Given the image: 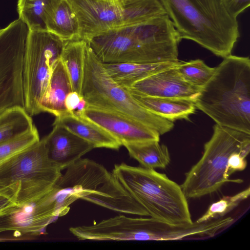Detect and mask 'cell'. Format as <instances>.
<instances>
[{
    "label": "cell",
    "instance_id": "obj_1",
    "mask_svg": "<svg viewBox=\"0 0 250 250\" xmlns=\"http://www.w3.org/2000/svg\"><path fill=\"white\" fill-rule=\"evenodd\" d=\"M182 39L167 14L108 31L89 41L103 63H158L179 61Z\"/></svg>",
    "mask_w": 250,
    "mask_h": 250
},
{
    "label": "cell",
    "instance_id": "obj_2",
    "mask_svg": "<svg viewBox=\"0 0 250 250\" xmlns=\"http://www.w3.org/2000/svg\"><path fill=\"white\" fill-rule=\"evenodd\" d=\"M218 125L250 134V60L224 58L194 102Z\"/></svg>",
    "mask_w": 250,
    "mask_h": 250
},
{
    "label": "cell",
    "instance_id": "obj_3",
    "mask_svg": "<svg viewBox=\"0 0 250 250\" xmlns=\"http://www.w3.org/2000/svg\"><path fill=\"white\" fill-rule=\"evenodd\" d=\"M55 186L61 217L66 214L70 205L78 199L124 214L149 216L112 172L87 158H81L67 167Z\"/></svg>",
    "mask_w": 250,
    "mask_h": 250
},
{
    "label": "cell",
    "instance_id": "obj_4",
    "mask_svg": "<svg viewBox=\"0 0 250 250\" xmlns=\"http://www.w3.org/2000/svg\"><path fill=\"white\" fill-rule=\"evenodd\" d=\"M181 39L191 40L215 55L231 54L240 37L237 18L222 0H160Z\"/></svg>",
    "mask_w": 250,
    "mask_h": 250
},
{
    "label": "cell",
    "instance_id": "obj_5",
    "mask_svg": "<svg viewBox=\"0 0 250 250\" xmlns=\"http://www.w3.org/2000/svg\"><path fill=\"white\" fill-rule=\"evenodd\" d=\"M111 172L149 217L174 225L193 222L181 186L165 174L124 163Z\"/></svg>",
    "mask_w": 250,
    "mask_h": 250
},
{
    "label": "cell",
    "instance_id": "obj_6",
    "mask_svg": "<svg viewBox=\"0 0 250 250\" xmlns=\"http://www.w3.org/2000/svg\"><path fill=\"white\" fill-rule=\"evenodd\" d=\"M210 139L204 145L199 160L185 173L181 185L188 199L200 198L218 191L228 182L241 183L240 179L226 175L228 160L233 153L250 151V134L216 124Z\"/></svg>",
    "mask_w": 250,
    "mask_h": 250
},
{
    "label": "cell",
    "instance_id": "obj_7",
    "mask_svg": "<svg viewBox=\"0 0 250 250\" xmlns=\"http://www.w3.org/2000/svg\"><path fill=\"white\" fill-rule=\"evenodd\" d=\"M82 95L87 105L129 117L156 131L160 135L174 127L173 122L149 111L110 77L89 42L85 52Z\"/></svg>",
    "mask_w": 250,
    "mask_h": 250
},
{
    "label": "cell",
    "instance_id": "obj_8",
    "mask_svg": "<svg viewBox=\"0 0 250 250\" xmlns=\"http://www.w3.org/2000/svg\"><path fill=\"white\" fill-rule=\"evenodd\" d=\"M62 171L48 158L43 137L0 165V189L20 203L50 190Z\"/></svg>",
    "mask_w": 250,
    "mask_h": 250
},
{
    "label": "cell",
    "instance_id": "obj_9",
    "mask_svg": "<svg viewBox=\"0 0 250 250\" xmlns=\"http://www.w3.org/2000/svg\"><path fill=\"white\" fill-rule=\"evenodd\" d=\"M75 12L82 39L88 41L110 31L167 14L160 0H67Z\"/></svg>",
    "mask_w": 250,
    "mask_h": 250
},
{
    "label": "cell",
    "instance_id": "obj_10",
    "mask_svg": "<svg viewBox=\"0 0 250 250\" xmlns=\"http://www.w3.org/2000/svg\"><path fill=\"white\" fill-rule=\"evenodd\" d=\"M65 42L46 29L29 30L23 60L24 108L31 117L42 112L40 102Z\"/></svg>",
    "mask_w": 250,
    "mask_h": 250
},
{
    "label": "cell",
    "instance_id": "obj_11",
    "mask_svg": "<svg viewBox=\"0 0 250 250\" xmlns=\"http://www.w3.org/2000/svg\"><path fill=\"white\" fill-rule=\"evenodd\" d=\"M28 30L19 19L0 30V113L24 107L22 67Z\"/></svg>",
    "mask_w": 250,
    "mask_h": 250
},
{
    "label": "cell",
    "instance_id": "obj_12",
    "mask_svg": "<svg viewBox=\"0 0 250 250\" xmlns=\"http://www.w3.org/2000/svg\"><path fill=\"white\" fill-rule=\"evenodd\" d=\"M55 186L49 191L16 203L0 213V233L13 232L14 236L46 234V228L60 216Z\"/></svg>",
    "mask_w": 250,
    "mask_h": 250
},
{
    "label": "cell",
    "instance_id": "obj_13",
    "mask_svg": "<svg viewBox=\"0 0 250 250\" xmlns=\"http://www.w3.org/2000/svg\"><path fill=\"white\" fill-rule=\"evenodd\" d=\"M80 116L96 124L125 144L160 141V135L140 122L116 112L87 105Z\"/></svg>",
    "mask_w": 250,
    "mask_h": 250
},
{
    "label": "cell",
    "instance_id": "obj_14",
    "mask_svg": "<svg viewBox=\"0 0 250 250\" xmlns=\"http://www.w3.org/2000/svg\"><path fill=\"white\" fill-rule=\"evenodd\" d=\"M176 66L153 74L126 89L145 96L183 99L195 102L201 88L186 82Z\"/></svg>",
    "mask_w": 250,
    "mask_h": 250
},
{
    "label": "cell",
    "instance_id": "obj_15",
    "mask_svg": "<svg viewBox=\"0 0 250 250\" xmlns=\"http://www.w3.org/2000/svg\"><path fill=\"white\" fill-rule=\"evenodd\" d=\"M53 126L52 130L44 137L46 152L49 160L62 170L94 148L90 143L65 128Z\"/></svg>",
    "mask_w": 250,
    "mask_h": 250
},
{
    "label": "cell",
    "instance_id": "obj_16",
    "mask_svg": "<svg viewBox=\"0 0 250 250\" xmlns=\"http://www.w3.org/2000/svg\"><path fill=\"white\" fill-rule=\"evenodd\" d=\"M46 30L64 42L82 39L77 15L67 0H53L44 15Z\"/></svg>",
    "mask_w": 250,
    "mask_h": 250
},
{
    "label": "cell",
    "instance_id": "obj_17",
    "mask_svg": "<svg viewBox=\"0 0 250 250\" xmlns=\"http://www.w3.org/2000/svg\"><path fill=\"white\" fill-rule=\"evenodd\" d=\"M54 125L65 128L90 143L94 148L118 150L122 146L116 139L99 125L83 117L69 112L56 117Z\"/></svg>",
    "mask_w": 250,
    "mask_h": 250
},
{
    "label": "cell",
    "instance_id": "obj_18",
    "mask_svg": "<svg viewBox=\"0 0 250 250\" xmlns=\"http://www.w3.org/2000/svg\"><path fill=\"white\" fill-rule=\"evenodd\" d=\"M72 91L69 78L60 58L53 69L41 99L40 105L42 112H48L56 117L68 112L64 101L66 96Z\"/></svg>",
    "mask_w": 250,
    "mask_h": 250
},
{
    "label": "cell",
    "instance_id": "obj_19",
    "mask_svg": "<svg viewBox=\"0 0 250 250\" xmlns=\"http://www.w3.org/2000/svg\"><path fill=\"white\" fill-rule=\"evenodd\" d=\"M179 61L158 63H103L110 77L125 88L163 70L176 65Z\"/></svg>",
    "mask_w": 250,
    "mask_h": 250
},
{
    "label": "cell",
    "instance_id": "obj_20",
    "mask_svg": "<svg viewBox=\"0 0 250 250\" xmlns=\"http://www.w3.org/2000/svg\"><path fill=\"white\" fill-rule=\"evenodd\" d=\"M126 89L140 104L149 111L173 122L177 120H188L190 115L196 110L194 102L190 100L145 96Z\"/></svg>",
    "mask_w": 250,
    "mask_h": 250
},
{
    "label": "cell",
    "instance_id": "obj_21",
    "mask_svg": "<svg viewBox=\"0 0 250 250\" xmlns=\"http://www.w3.org/2000/svg\"><path fill=\"white\" fill-rule=\"evenodd\" d=\"M89 42L83 39L66 42L61 59L70 79L73 91L82 95L85 52Z\"/></svg>",
    "mask_w": 250,
    "mask_h": 250
},
{
    "label": "cell",
    "instance_id": "obj_22",
    "mask_svg": "<svg viewBox=\"0 0 250 250\" xmlns=\"http://www.w3.org/2000/svg\"><path fill=\"white\" fill-rule=\"evenodd\" d=\"M129 156L138 161L141 167L151 169H164L170 163L167 147L159 141L150 140L125 144Z\"/></svg>",
    "mask_w": 250,
    "mask_h": 250
},
{
    "label": "cell",
    "instance_id": "obj_23",
    "mask_svg": "<svg viewBox=\"0 0 250 250\" xmlns=\"http://www.w3.org/2000/svg\"><path fill=\"white\" fill-rule=\"evenodd\" d=\"M32 117L24 107L15 106L0 113V144L12 140L31 129Z\"/></svg>",
    "mask_w": 250,
    "mask_h": 250
},
{
    "label": "cell",
    "instance_id": "obj_24",
    "mask_svg": "<svg viewBox=\"0 0 250 250\" xmlns=\"http://www.w3.org/2000/svg\"><path fill=\"white\" fill-rule=\"evenodd\" d=\"M53 0H18L19 19L29 30L45 29L44 18L45 12Z\"/></svg>",
    "mask_w": 250,
    "mask_h": 250
},
{
    "label": "cell",
    "instance_id": "obj_25",
    "mask_svg": "<svg viewBox=\"0 0 250 250\" xmlns=\"http://www.w3.org/2000/svg\"><path fill=\"white\" fill-rule=\"evenodd\" d=\"M176 68L186 82L201 89L210 79L215 70V67L208 66L200 59L179 61Z\"/></svg>",
    "mask_w": 250,
    "mask_h": 250
},
{
    "label": "cell",
    "instance_id": "obj_26",
    "mask_svg": "<svg viewBox=\"0 0 250 250\" xmlns=\"http://www.w3.org/2000/svg\"><path fill=\"white\" fill-rule=\"evenodd\" d=\"M250 194V188L249 187L233 195L223 196L218 201L211 204L205 213L195 222L202 223L224 217L242 201L247 199Z\"/></svg>",
    "mask_w": 250,
    "mask_h": 250
},
{
    "label": "cell",
    "instance_id": "obj_27",
    "mask_svg": "<svg viewBox=\"0 0 250 250\" xmlns=\"http://www.w3.org/2000/svg\"><path fill=\"white\" fill-rule=\"evenodd\" d=\"M40 140L34 125L25 133L9 141L0 144V165L11 157Z\"/></svg>",
    "mask_w": 250,
    "mask_h": 250
},
{
    "label": "cell",
    "instance_id": "obj_28",
    "mask_svg": "<svg viewBox=\"0 0 250 250\" xmlns=\"http://www.w3.org/2000/svg\"><path fill=\"white\" fill-rule=\"evenodd\" d=\"M64 104L67 111L80 116L87 104L82 95L75 91L70 92L66 97Z\"/></svg>",
    "mask_w": 250,
    "mask_h": 250
},
{
    "label": "cell",
    "instance_id": "obj_29",
    "mask_svg": "<svg viewBox=\"0 0 250 250\" xmlns=\"http://www.w3.org/2000/svg\"><path fill=\"white\" fill-rule=\"evenodd\" d=\"M249 153L245 152H236L230 156L226 170L228 178L236 171H243L247 167L246 157Z\"/></svg>",
    "mask_w": 250,
    "mask_h": 250
},
{
    "label": "cell",
    "instance_id": "obj_30",
    "mask_svg": "<svg viewBox=\"0 0 250 250\" xmlns=\"http://www.w3.org/2000/svg\"><path fill=\"white\" fill-rule=\"evenodd\" d=\"M222 2L229 14L235 18L250 5V0H222Z\"/></svg>",
    "mask_w": 250,
    "mask_h": 250
},
{
    "label": "cell",
    "instance_id": "obj_31",
    "mask_svg": "<svg viewBox=\"0 0 250 250\" xmlns=\"http://www.w3.org/2000/svg\"><path fill=\"white\" fill-rule=\"evenodd\" d=\"M15 204V199L10 194L0 189V213Z\"/></svg>",
    "mask_w": 250,
    "mask_h": 250
},
{
    "label": "cell",
    "instance_id": "obj_32",
    "mask_svg": "<svg viewBox=\"0 0 250 250\" xmlns=\"http://www.w3.org/2000/svg\"><path fill=\"white\" fill-rule=\"evenodd\" d=\"M113 0V1H126L129 0Z\"/></svg>",
    "mask_w": 250,
    "mask_h": 250
}]
</instances>
